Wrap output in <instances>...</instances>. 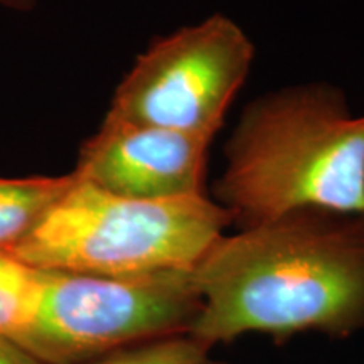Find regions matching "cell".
<instances>
[{
	"label": "cell",
	"instance_id": "obj_1",
	"mask_svg": "<svg viewBox=\"0 0 364 364\" xmlns=\"http://www.w3.org/2000/svg\"><path fill=\"white\" fill-rule=\"evenodd\" d=\"M188 334L211 348L247 332L348 336L364 327V215L300 209L221 236L196 265Z\"/></svg>",
	"mask_w": 364,
	"mask_h": 364
},
{
	"label": "cell",
	"instance_id": "obj_2",
	"mask_svg": "<svg viewBox=\"0 0 364 364\" xmlns=\"http://www.w3.org/2000/svg\"><path fill=\"white\" fill-rule=\"evenodd\" d=\"M215 201L240 230L300 209L364 215V115L327 83L257 98L226 144Z\"/></svg>",
	"mask_w": 364,
	"mask_h": 364
},
{
	"label": "cell",
	"instance_id": "obj_3",
	"mask_svg": "<svg viewBox=\"0 0 364 364\" xmlns=\"http://www.w3.org/2000/svg\"><path fill=\"white\" fill-rule=\"evenodd\" d=\"M230 225L226 209L208 196L124 198L75 174L65 196L9 253L41 270L85 275L191 272Z\"/></svg>",
	"mask_w": 364,
	"mask_h": 364
},
{
	"label": "cell",
	"instance_id": "obj_4",
	"mask_svg": "<svg viewBox=\"0 0 364 364\" xmlns=\"http://www.w3.org/2000/svg\"><path fill=\"white\" fill-rule=\"evenodd\" d=\"M199 309L193 270L140 277L43 270L33 324L17 344L41 364H83L188 334Z\"/></svg>",
	"mask_w": 364,
	"mask_h": 364
},
{
	"label": "cell",
	"instance_id": "obj_5",
	"mask_svg": "<svg viewBox=\"0 0 364 364\" xmlns=\"http://www.w3.org/2000/svg\"><path fill=\"white\" fill-rule=\"evenodd\" d=\"M253 56L245 31L221 14L182 27L136 58L105 118L215 139Z\"/></svg>",
	"mask_w": 364,
	"mask_h": 364
},
{
	"label": "cell",
	"instance_id": "obj_6",
	"mask_svg": "<svg viewBox=\"0 0 364 364\" xmlns=\"http://www.w3.org/2000/svg\"><path fill=\"white\" fill-rule=\"evenodd\" d=\"M213 139L105 118L80 150L75 174L107 193L134 199L208 196L204 177Z\"/></svg>",
	"mask_w": 364,
	"mask_h": 364
},
{
	"label": "cell",
	"instance_id": "obj_7",
	"mask_svg": "<svg viewBox=\"0 0 364 364\" xmlns=\"http://www.w3.org/2000/svg\"><path fill=\"white\" fill-rule=\"evenodd\" d=\"M75 182V174L0 177V252L9 253L39 225Z\"/></svg>",
	"mask_w": 364,
	"mask_h": 364
},
{
	"label": "cell",
	"instance_id": "obj_8",
	"mask_svg": "<svg viewBox=\"0 0 364 364\" xmlns=\"http://www.w3.org/2000/svg\"><path fill=\"white\" fill-rule=\"evenodd\" d=\"M43 270L0 252V336L19 343L38 309Z\"/></svg>",
	"mask_w": 364,
	"mask_h": 364
},
{
	"label": "cell",
	"instance_id": "obj_9",
	"mask_svg": "<svg viewBox=\"0 0 364 364\" xmlns=\"http://www.w3.org/2000/svg\"><path fill=\"white\" fill-rule=\"evenodd\" d=\"M208 349L189 334H179L122 349L83 364H216L209 358Z\"/></svg>",
	"mask_w": 364,
	"mask_h": 364
},
{
	"label": "cell",
	"instance_id": "obj_10",
	"mask_svg": "<svg viewBox=\"0 0 364 364\" xmlns=\"http://www.w3.org/2000/svg\"><path fill=\"white\" fill-rule=\"evenodd\" d=\"M0 364H41L16 341L0 336Z\"/></svg>",
	"mask_w": 364,
	"mask_h": 364
},
{
	"label": "cell",
	"instance_id": "obj_11",
	"mask_svg": "<svg viewBox=\"0 0 364 364\" xmlns=\"http://www.w3.org/2000/svg\"><path fill=\"white\" fill-rule=\"evenodd\" d=\"M36 0H0V7L9 9V11L27 12L34 7Z\"/></svg>",
	"mask_w": 364,
	"mask_h": 364
}]
</instances>
